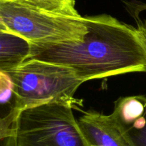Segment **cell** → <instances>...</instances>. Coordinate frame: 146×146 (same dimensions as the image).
I'll list each match as a JSON object with an SVG mask.
<instances>
[{"label":"cell","mask_w":146,"mask_h":146,"mask_svg":"<svg viewBox=\"0 0 146 146\" xmlns=\"http://www.w3.org/2000/svg\"><path fill=\"white\" fill-rule=\"evenodd\" d=\"M146 112V96L122 97L114 104L113 115L123 125H128L141 118Z\"/></svg>","instance_id":"cell-7"},{"label":"cell","mask_w":146,"mask_h":146,"mask_svg":"<svg viewBox=\"0 0 146 146\" xmlns=\"http://www.w3.org/2000/svg\"><path fill=\"white\" fill-rule=\"evenodd\" d=\"M30 50L28 40L0 30V71H7L22 64L29 56Z\"/></svg>","instance_id":"cell-6"},{"label":"cell","mask_w":146,"mask_h":146,"mask_svg":"<svg viewBox=\"0 0 146 146\" xmlns=\"http://www.w3.org/2000/svg\"><path fill=\"white\" fill-rule=\"evenodd\" d=\"M73 108L49 103L21 110L0 128L1 146H89Z\"/></svg>","instance_id":"cell-3"},{"label":"cell","mask_w":146,"mask_h":146,"mask_svg":"<svg viewBox=\"0 0 146 146\" xmlns=\"http://www.w3.org/2000/svg\"><path fill=\"white\" fill-rule=\"evenodd\" d=\"M2 72L9 76L14 94V108L2 118L9 122L21 110L41 104L58 103L74 108L81 104L74 95L84 81L70 67L31 59Z\"/></svg>","instance_id":"cell-2"},{"label":"cell","mask_w":146,"mask_h":146,"mask_svg":"<svg viewBox=\"0 0 146 146\" xmlns=\"http://www.w3.org/2000/svg\"><path fill=\"white\" fill-rule=\"evenodd\" d=\"M86 24L88 31L84 41L31 43L27 60L70 67L84 82L128 73H146V48L137 28L108 14L86 17Z\"/></svg>","instance_id":"cell-1"},{"label":"cell","mask_w":146,"mask_h":146,"mask_svg":"<svg viewBox=\"0 0 146 146\" xmlns=\"http://www.w3.org/2000/svg\"><path fill=\"white\" fill-rule=\"evenodd\" d=\"M137 26H138L137 30H138L140 38H141L143 44L146 48V21H142L138 19Z\"/></svg>","instance_id":"cell-10"},{"label":"cell","mask_w":146,"mask_h":146,"mask_svg":"<svg viewBox=\"0 0 146 146\" xmlns=\"http://www.w3.org/2000/svg\"><path fill=\"white\" fill-rule=\"evenodd\" d=\"M133 146H146V112L132 123L123 125Z\"/></svg>","instance_id":"cell-9"},{"label":"cell","mask_w":146,"mask_h":146,"mask_svg":"<svg viewBox=\"0 0 146 146\" xmlns=\"http://www.w3.org/2000/svg\"><path fill=\"white\" fill-rule=\"evenodd\" d=\"M78 123L89 146H133L125 128L113 114L84 111Z\"/></svg>","instance_id":"cell-5"},{"label":"cell","mask_w":146,"mask_h":146,"mask_svg":"<svg viewBox=\"0 0 146 146\" xmlns=\"http://www.w3.org/2000/svg\"><path fill=\"white\" fill-rule=\"evenodd\" d=\"M44 12L73 17H82L75 7V0H11Z\"/></svg>","instance_id":"cell-8"},{"label":"cell","mask_w":146,"mask_h":146,"mask_svg":"<svg viewBox=\"0 0 146 146\" xmlns=\"http://www.w3.org/2000/svg\"><path fill=\"white\" fill-rule=\"evenodd\" d=\"M0 30L17 34L31 44L84 41L86 17L44 12L11 0H0Z\"/></svg>","instance_id":"cell-4"}]
</instances>
